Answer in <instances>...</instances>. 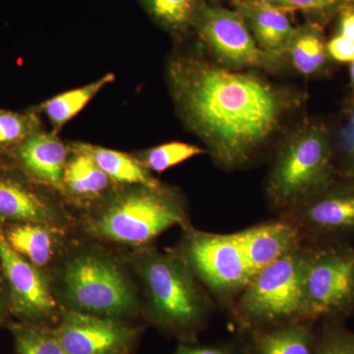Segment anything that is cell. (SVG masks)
I'll use <instances>...</instances> for the list:
<instances>
[{
    "label": "cell",
    "instance_id": "obj_6",
    "mask_svg": "<svg viewBox=\"0 0 354 354\" xmlns=\"http://www.w3.org/2000/svg\"><path fill=\"white\" fill-rule=\"evenodd\" d=\"M62 288L70 309L123 319L136 313V291L118 263L109 256L85 251L64 266Z\"/></svg>",
    "mask_w": 354,
    "mask_h": 354
},
{
    "label": "cell",
    "instance_id": "obj_33",
    "mask_svg": "<svg viewBox=\"0 0 354 354\" xmlns=\"http://www.w3.org/2000/svg\"><path fill=\"white\" fill-rule=\"evenodd\" d=\"M252 1L259 2V3L279 7V8L283 9V0H252Z\"/></svg>",
    "mask_w": 354,
    "mask_h": 354
},
{
    "label": "cell",
    "instance_id": "obj_14",
    "mask_svg": "<svg viewBox=\"0 0 354 354\" xmlns=\"http://www.w3.org/2000/svg\"><path fill=\"white\" fill-rule=\"evenodd\" d=\"M70 152L55 133L38 130L16 147L15 155L21 169L31 178L62 191Z\"/></svg>",
    "mask_w": 354,
    "mask_h": 354
},
{
    "label": "cell",
    "instance_id": "obj_34",
    "mask_svg": "<svg viewBox=\"0 0 354 354\" xmlns=\"http://www.w3.org/2000/svg\"><path fill=\"white\" fill-rule=\"evenodd\" d=\"M351 81H353V83L354 84V59L351 62Z\"/></svg>",
    "mask_w": 354,
    "mask_h": 354
},
{
    "label": "cell",
    "instance_id": "obj_31",
    "mask_svg": "<svg viewBox=\"0 0 354 354\" xmlns=\"http://www.w3.org/2000/svg\"><path fill=\"white\" fill-rule=\"evenodd\" d=\"M341 34L354 41V9L351 6L344 7L342 10Z\"/></svg>",
    "mask_w": 354,
    "mask_h": 354
},
{
    "label": "cell",
    "instance_id": "obj_19",
    "mask_svg": "<svg viewBox=\"0 0 354 354\" xmlns=\"http://www.w3.org/2000/svg\"><path fill=\"white\" fill-rule=\"evenodd\" d=\"M4 237L13 250L38 269L46 267L55 256L57 241L46 223H7L2 227Z\"/></svg>",
    "mask_w": 354,
    "mask_h": 354
},
{
    "label": "cell",
    "instance_id": "obj_21",
    "mask_svg": "<svg viewBox=\"0 0 354 354\" xmlns=\"http://www.w3.org/2000/svg\"><path fill=\"white\" fill-rule=\"evenodd\" d=\"M85 147L111 180L125 185H160V183L139 162L138 158L104 147L88 144H85Z\"/></svg>",
    "mask_w": 354,
    "mask_h": 354
},
{
    "label": "cell",
    "instance_id": "obj_16",
    "mask_svg": "<svg viewBox=\"0 0 354 354\" xmlns=\"http://www.w3.org/2000/svg\"><path fill=\"white\" fill-rule=\"evenodd\" d=\"M317 323L304 321L244 333L247 351L249 354H314L318 335Z\"/></svg>",
    "mask_w": 354,
    "mask_h": 354
},
{
    "label": "cell",
    "instance_id": "obj_30",
    "mask_svg": "<svg viewBox=\"0 0 354 354\" xmlns=\"http://www.w3.org/2000/svg\"><path fill=\"white\" fill-rule=\"evenodd\" d=\"M327 50L337 62H348L354 59V41L342 35L333 39L328 44Z\"/></svg>",
    "mask_w": 354,
    "mask_h": 354
},
{
    "label": "cell",
    "instance_id": "obj_32",
    "mask_svg": "<svg viewBox=\"0 0 354 354\" xmlns=\"http://www.w3.org/2000/svg\"><path fill=\"white\" fill-rule=\"evenodd\" d=\"M11 313L10 298L7 286L4 288L0 283V326L6 323L7 317Z\"/></svg>",
    "mask_w": 354,
    "mask_h": 354
},
{
    "label": "cell",
    "instance_id": "obj_17",
    "mask_svg": "<svg viewBox=\"0 0 354 354\" xmlns=\"http://www.w3.org/2000/svg\"><path fill=\"white\" fill-rule=\"evenodd\" d=\"M55 220L50 205L36 191L16 177L0 174V221L50 225Z\"/></svg>",
    "mask_w": 354,
    "mask_h": 354
},
{
    "label": "cell",
    "instance_id": "obj_20",
    "mask_svg": "<svg viewBox=\"0 0 354 354\" xmlns=\"http://www.w3.org/2000/svg\"><path fill=\"white\" fill-rule=\"evenodd\" d=\"M113 74L109 73L83 87L73 88L55 95L41 106L43 111L57 134L62 127L94 99L97 93L114 80Z\"/></svg>",
    "mask_w": 354,
    "mask_h": 354
},
{
    "label": "cell",
    "instance_id": "obj_7",
    "mask_svg": "<svg viewBox=\"0 0 354 354\" xmlns=\"http://www.w3.org/2000/svg\"><path fill=\"white\" fill-rule=\"evenodd\" d=\"M302 286L310 321H344L354 312V246L304 244Z\"/></svg>",
    "mask_w": 354,
    "mask_h": 354
},
{
    "label": "cell",
    "instance_id": "obj_35",
    "mask_svg": "<svg viewBox=\"0 0 354 354\" xmlns=\"http://www.w3.org/2000/svg\"><path fill=\"white\" fill-rule=\"evenodd\" d=\"M353 167H354V148L353 151Z\"/></svg>",
    "mask_w": 354,
    "mask_h": 354
},
{
    "label": "cell",
    "instance_id": "obj_22",
    "mask_svg": "<svg viewBox=\"0 0 354 354\" xmlns=\"http://www.w3.org/2000/svg\"><path fill=\"white\" fill-rule=\"evenodd\" d=\"M202 0H139L148 15L165 31L185 35L194 31Z\"/></svg>",
    "mask_w": 354,
    "mask_h": 354
},
{
    "label": "cell",
    "instance_id": "obj_13",
    "mask_svg": "<svg viewBox=\"0 0 354 354\" xmlns=\"http://www.w3.org/2000/svg\"><path fill=\"white\" fill-rule=\"evenodd\" d=\"M234 236L255 274L304 245L299 230L283 218L235 232Z\"/></svg>",
    "mask_w": 354,
    "mask_h": 354
},
{
    "label": "cell",
    "instance_id": "obj_4",
    "mask_svg": "<svg viewBox=\"0 0 354 354\" xmlns=\"http://www.w3.org/2000/svg\"><path fill=\"white\" fill-rule=\"evenodd\" d=\"M304 245L256 272L230 310L244 333L304 321Z\"/></svg>",
    "mask_w": 354,
    "mask_h": 354
},
{
    "label": "cell",
    "instance_id": "obj_15",
    "mask_svg": "<svg viewBox=\"0 0 354 354\" xmlns=\"http://www.w3.org/2000/svg\"><path fill=\"white\" fill-rule=\"evenodd\" d=\"M230 4L241 14L261 50L278 57L288 53L297 31L288 11L252 0H230Z\"/></svg>",
    "mask_w": 354,
    "mask_h": 354
},
{
    "label": "cell",
    "instance_id": "obj_12",
    "mask_svg": "<svg viewBox=\"0 0 354 354\" xmlns=\"http://www.w3.org/2000/svg\"><path fill=\"white\" fill-rule=\"evenodd\" d=\"M0 270L8 290L11 314L19 322L46 325L57 308L50 286L41 270L11 248L1 225Z\"/></svg>",
    "mask_w": 354,
    "mask_h": 354
},
{
    "label": "cell",
    "instance_id": "obj_23",
    "mask_svg": "<svg viewBox=\"0 0 354 354\" xmlns=\"http://www.w3.org/2000/svg\"><path fill=\"white\" fill-rule=\"evenodd\" d=\"M288 53L302 74L310 75L318 71L326 62V46L320 28L311 23L297 28Z\"/></svg>",
    "mask_w": 354,
    "mask_h": 354
},
{
    "label": "cell",
    "instance_id": "obj_5",
    "mask_svg": "<svg viewBox=\"0 0 354 354\" xmlns=\"http://www.w3.org/2000/svg\"><path fill=\"white\" fill-rule=\"evenodd\" d=\"M333 153L320 128H304L279 151L267 181V195L276 209L286 212L333 183Z\"/></svg>",
    "mask_w": 354,
    "mask_h": 354
},
{
    "label": "cell",
    "instance_id": "obj_25",
    "mask_svg": "<svg viewBox=\"0 0 354 354\" xmlns=\"http://www.w3.org/2000/svg\"><path fill=\"white\" fill-rule=\"evenodd\" d=\"M204 153H206V151L202 150L199 147L181 142H171L148 149L140 153L137 158L148 171L160 174L174 165L181 164L195 156Z\"/></svg>",
    "mask_w": 354,
    "mask_h": 354
},
{
    "label": "cell",
    "instance_id": "obj_28",
    "mask_svg": "<svg viewBox=\"0 0 354 354\" xmlns=\"http://www.w3.org/2000/svg\"><path fill=\"white\" fill-rule=\"evenodd\" d=\"M353 3L354 0H283V9L300 10L314 17H323Z\"/></svg>",
    "mask_w": 354,
    "mask_h": 354
},
{
    "label": "cell",
    "instance_id": "obj_9",
    "mask_svg": "<svg viewBox=\"0 0 354 354\" xmlns=\"http://www.w3.org/2000/svg\"><path fill=\"white\" fill-rule=\"evenodd\" d=\"M194 31L221 64L232 68H278V55L256 43L241 14L202 0Z\"/></svg>",
    "mask_w": 354,
    "mask_h": 354
},
{
    "label": "cell",
    "instance_id": "obj_18",
    "mask_svg": "<svg viewBox=\"0 0 354 354\" xmlns=\"http://www.w3.org/2000/svg\"><path fill=\"white\" fill-rule=\"evenodd\" d=\"M111 180L86 149L76 144L65 165L62 191L78 199H94L108 192Z\"/></svg>",
    "mask_w": 354,
    "mask_h": 354
},
{
    "label": "cell",
    "instance_id": "obj_29",
    "mask_svg": "<svg viewBox=\"0 0 354 354\" xmlns=\"http://www.w3.org/2000/svg\"><path fill=\"white\" fill-rule=\"evenodd\" d=\"M172 354H249L248 351L235 344H209L197 346L194 342H181Z\"/></svg>",
    "mask_w": 354,
    "mask_h": 354
},
{
    "label": "cell",
    "instance_id": "obj_3",
    "mask_svg": "<svg viewBox=\"0 0 354 354\" xmlns=\"http://www.w3.org/2000/svg\"><path fill=\"white\" fill-rule=\"evenodd\" d=\"M186 221L185 204L176 190L162 184L127 185L106 199L88 230L106 241L143 246Z\"/></svg>",
    "mask_w": 354,
    "mask_h": 354
},
{
    "label": "cell",
    "instance_id": "obj_2",
    "mask_svg": "<svg viewBox=\"0 0 354 354\" xmlns=\"http://www.w3.org/2000/svg\"><path fill=\"white\" fill-rule=\"evenodd\" d=\"M137 270L147 297V318L181 342L193 344L208 323L212 302L178 254L147 250Z\"/></svg>",
    "mask_w": 354,
    "mask_h": 354
},
{
    "label": "cell",
    "instance_id": "obj_24",
    "mask_svg": "<svg viewBox=\"0 0 354 354\" xmlns=\"http://www.w3.org/2000/svg\"><path fill=\"white\" fill-rule=\"evenodd\" d=\"M10 330L15 354H69L48 325L18 322L10 326Z\"/></svg>",
    "mask_w": 354,
    "mask_h": 354
},
{
    "label": "cell",
    "instance_id": "obj_27",
    "mask_svg": "<svg viewBox=\"0 0 354 354\" xmlns=\"http://www.w3.org/2000/svg\"><path fill=\"white\" fill-rule=\"evenodd\" d=\"M39 123L34 113H19L0 109V148L19 146L32 133L38 131Z\"/></svg>",
    "mask_w": 354,
    "mask_h": 354
},
{
    "label": "cell",
    "instance_id": "obj_11",
    "mask_svg": "<svg viewBox=\"0 0 354 354\" xmlns=\"http://www.w3.org/2000/svg\"><path fill=\"white\" fill-rule=\"evenodd\" d=\"M69 354H131L142 330L120 319L69 309L53 327Z\"/></svg>",
    "mask_w": 354,
    "mask_h": 354
},
{
    "label": "cell",
    "instance_id": "obj_8",
    "mask_svg": "<svg viewBox=\"0 0 354 354\" xmlns=\"http://www.w3.org/2000/svg\"><path fill=\"white\" fill-rule=\"evenodd\" d=\"M185 228L177 254L220 304L232 309L255 274L234 234H211Z\"/></svg>",
    "mask_w": 354,
    "mask_h": 354
},
{
    "label": "cell",
    "instance_id": "obj_26",
    "mask_svg": "<svg viewBox=\"0 0 354 354\" xmlns=\"http://www.w3.org/2000/svg\"><path fill=\"white\" fill-rule=\"evenodd\" d=\"M320 322L314 354H354V332L344 326V321Z\"/></svg>",
    "mask_w": 354,
    "mask_h": 354
},
{
    "label": "cell",
    "instance_id": "obj_10",
    "mask_svg": "<svg viewBox=\"0 0 354 354\" xmlns=\"http://www.w3.org/2000/svg\"><path fill=\"white\" fill-rule=\"evenodd\" d=\"M304 244L349 243L354 239V184L330 183L295 208L283 212Z\"/></svg>",
    "mask_w": 354,
    "mask_h": 354
},
{
    "label": "cell",
    "instance_id": "obj_1",
    "mask_svg": "<svg viewBox=\"0 0 354 354\" xmlns=\"http://www.w3.org/2000/svg\"><path fill=\"white\" fill-rule=\"evenodd\" d=\"M167 79L184 122L227 169L253 158L288 108L283 93L257 74L230 71L196 57L172 58Z\"/></svg>",
    "mask_w": 354,
    "mask_h": 354
}]
</instances>
